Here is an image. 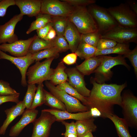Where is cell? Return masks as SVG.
Wrapping results in <instances>:
<instances>
[{
	"label": "cell",
	"mask_w": 137,
	"mask_h": 137,
	"mask_svg": "<svg viewBox=\"0 0 137 137\" xmlns=\"http://www.w3.org/2000/svg\"><path fill=\"white\" fill-rule=\"evenodd\" d=\"M90 81L93 87L89 96L86 97V106L89 110L92 108L96 109L101 114L100 117L104 118L114 114V106L117 105L121 106V93L126 87V83L121 85L99 84L92 77Z\"/></svg>",
	"instance_id": "1"
},
{
	"label": "cell",
	"mask_w": 137,
	"mask_h": 137,
	"mask_svg": "<svg viewBox=\"0 0 137 137\" xmlns=\"http://www.w3.org/2000/svg\"><path fill=\"white\" fill-rule=\"evenodd\" d=\"M68 17L81 34L98 31L97 25L86 7H74Z\"/></svg>",
	"instance_id": "2"
},
{
	"label": "cell",
	"mask_w": 137,
	"mask_h": 137,
	"mask_svg": "<svg viewBox=\"0 0 137 137\" xmlns=\"http://www.w3.org/2000/svg\"><path fill=\"white\" fill-rule=\"evenodd\" d=\"M101 62L94 72L95 73L94 79L99 84L105 83L110 80L113 75L111 69L117 65H123L128 69L130 67L127 63L125 58L122 55L115 57L101 55Z\"/></svg>",
	"instance_id": "3"
},
{
	"label": "cell",
	"mask_w": 137,
	"mask_h": 137,
	"mask_svg": "<svg viewBox=\"0 0 137 137\" xmlns=\"http://www.w3.org/2000/svg\"><path fill=\"white\" fill-rule=\"evenodd\" d=\"M55 59L51 58L42 62L36 61L35 64L29 67L26 73L28 84H38L44 81L50 80L54 70L50 66Z\"/></svg>",
	"instance_id": "4"
},
{
	"label": "cell",
	"mask_w": 137,
	"mask_h": 137,
	"mask_svg": "<svg viewBox=\"0 0 137 137\" xmlns=\"http://www.w3.org/2000/svg\"><path fill=\"white\" fill-rule=\"evenodd\" d=\"M90 5L88 10L95 21L98 32L101 36L119 25L107 8L93 4Z\"/></svg>",
	"instance_id": "5"
},
{
	"label": "cell",
	"mask_w": 137,
	"mask_h": 137,
	"mask_svg": "<svg viewBox=\"0 0 137 137\" xmlns=\"http://www.w3.org/2000/svg\"><path fill=\"white\" fill-rule=\"evenodd\" d=\"M107 9L119 26L127 28H137V14L126 3Z\"/></svg>",
	"instance_id": "6"
},
{
	"label": "cell",
	"mask_w": 137,
	"mask_h": 137,
	"mask_svg": "<svg viewBox=\"0 0 137 137\" xmlns=\"http://www.w3.org/2000/svg\"><path fill=\"white\" fill-rule=\"evenodd\" d=\"M45 84L50 92L59 99L65 105L67 112L75 113L89 110L87 106L81 103L78 99L53 85L49 81H45Z\"/></svg>",
	"instance_id": "7"
},
{
	"label": "cell",
	"mask_w": 137,
	"mask_h": 137,
	"mask_svg": "<svg viewBox=\"0 0 137 137\" xmlns=\"http://www.w3.org/2000/svg\"><path fill=\"white\" fill-rule=\"evenodd\" d=\"M121 107L123 118L129 127L137 128V98L131 93H125L122 96Z\"/></svg>",
	"instance_id": "8"
},
{
	"label": "cell",
	"mask_w": 137,
	"mask_h": 137,
	"mask_svg": "<svg viewBox=\"0 0 137 137\" xmlns=\"http://www.w3.org/2000/svg\"><path fill=\"white\" fill-rule=\"evenodd\" d=\"M61 1L41 0L40 13L53 16L68 17L72 12L74 7Z\"/></svg>",
	"instance_id": "9"
},
{
	"label": "cell",
	"mask_w": 137,
	"mask_h": 137,
	"mask_svg": "<svg viewBox=\"0 0 137 137\" xmlns=\"http://www.w3.org/2000/svg\"><path fill=\"white\" fill-rule=\"evenodd\" d=\"M101 38L113 40L118 43H137V28H129L119 25L102 35Z\"/></svg>",
	"instance_id": "10"
},
{
	"label": "cell",
	"mask_w": 137,
	"mask_h": 137,
	"mask_svg": "<svg viewBox=\"0 0 137 137\" xmlns=\"http://www.w3.org/2000/svg\"><path fill=\"white\" fill-rule=\"evenodd\" d=\"M56 121L54 115L42 110L40 116L32 123L33 126L31 137H48L51 126Z\"/></svg>",
	"instance_id": "11"
},
{
	"label": "cell",
	"mask_w": 137,
	"mask_h": 137,
	"mask_svg": "<svg viewBox=\"0 0 137 137\" xmlns=\"http://www.w3.org/2000/svg\"><path fill=\"white\" fill-rule=\"evenodd\" d=\"M31 55L32 54L28 53L24 56L15 57L9 55L0 50V59L10 61L19 70L21 76V84L23 87L27 85L26 78L27 70L29 66L35 61L32 59Z\"/></svg>",
	"instance_id": "12"
},
{
	"label": "cell",
	"mask_w": 137,
	"mask_h": 137,
	"mask_svg": "<svg viewBox=\"0 0 137 137\" xmlns=\"http://www.w3.org/2000/svg\"><path fill=\"white\" fill-rule=\"evenodd\" d=\"M23 16L21 13L15 15L5 24L0 25V44L6 42L11 43L18 40V36L14 33V29Z\"/></svg>",
	"instance_id": "13"
},
{
	"label": "cell",
	"mask_w": 137,
	"mask_h": 137,
	"mask_svg": "<svg viewBox=\"0 0 137 137\" xmlns=\"http://www.w3.org/2000/svg\"><path fill=\"white\" fill-rule=\"evenodd\" d=\"M34 37V36L26 40H18L11 43L2 44H0V50L7 52L13 56H24L28 53L29 46Z\"/></svg>",
	"instance_id": "14"
},
{
	"label": "cell",
	"mask_w": 137,
	"mask_h": 137,
	"mask_svg": "<svg viewBox=\"0 0 137 137\" xmlns=\"http://www.w3.org/2000/svg\"><path fill=\"white\" fill-rule=\"evenodd\" d=\"M65 72L67 75V82L69 85L83 96H89L91 90L86 86L84 75L76 68L66 69Z\"/></svg>",
	"instance_id": "15"
},
{
	"label": "cell",
	"mask_w": 137,
	"mask_h": 137,
	"mask_svg": "<svg viewBox=\"0 0 137 137\" xmlns=\"http://www.w3.org/2000/svg\"><path fill=\"white\" fill-rule=\"evenodd\" d=\"M38 113V111L36 109H26L19 121L11 127L9 134V136H18L26 126L30 123H32L35 120Z\"/></svg>",
	"instance_id": "16"
},
{
	"label": "cell",
	"mask_w": 137,
	"mask_h": 137,
	"mask_svg": "<svg viewBox=\"0 0 137 137\" xmlns=\"http://www.w3.org/2000/svg\"><path fill=\"white\" fill-rule=\"evenodd\" d=\"M42 110L49 112L54 115L56 119V121L58 122H61L65 120L70 119L77 121L94 117L90 110L77 113H71L66 111L51 108L44 109Z\"/></svg>",
	"instance_id": "17"
},
{
	"label": "cell",
	"mask_w": 137,
	"mask_h": 137,
	"mask_svg": "<svg viewBox=\"0 0 137 137\" xmlns=\"http://www.w3.org/2000/svg\"><path fill=\"white\" fill-rule=\"evenodd\" d=\"M41 1L40 0H15V5L19 7L23 16L36 17L40 12Z\"/></svg>",
	"instance_id": "18"
},
{
	"label": "cell",
	"mask_w": 137,
	"mask_h": 137,
	"mask_svg": "<svg viewBox=\"0 0 137 137\" xmlns=\"http://www.w3.org/2000/svg\"><path fill=\"white\" fill-rule=\"evenodd\" d=\"M25 108L23 101H21L16 105L5 110L6 118L0 127V135L5 134L8 126L17 117L22 114Z\"/></svg>",
	"instance_id": "19"
},
{
	"label": "cell",
	"mask_w": 137,
	"mask_h": 137,
	"mask_svg": "<svg viewBox=\"0 0 137 137\" xmlns=\"http://www.w3.org/2000/svg\"><path fill=\"white\" fill-rule=\"evenodd\" d=\"M81 35L76 26L68 19L64 36L72 53L75 52L80 42Z\"/></svg>",
	"instance_id": "20"
},
{
	"label": "cell",
	"mask_w": 137,
	"mask_h": 137,
	"mask_svg": "<svg viewBox=\"0 0 137 137\" xmlns=\"http://www.w3.org/2000/svg\"><path fill=\"white\" fill-rule=\"evenodd\" d=\"M101 61V55L85 59L81 64L76 66V68L84 75H89L94 73Z\"/></svg>",
	"instance_id": "21"
},
{
	"label": "cell",
	"mask_w": 137,
	"mask_h": 137,
	"mask_svg": "<svg viewBox=\"0 0 137 137\" xmlns=\"http://www.w3.org/2000/svg\"><path fill=\"white\" fill-rule=\"evenodd\" d=\"M94 117H92L76 121L75 124L78 137H82L88 132L95 131L97 127L94 123Z\"/></svg>",
	"instance_id": "22"
},
{
	"label": "cell",
	"mask_w": 137,
	"mask_h": 137,
	"mask_svg": "<svg viewBox=\"0 0 137 137\" xmlns=\"http://www.w3.org/2000/svg\"><path fill=\"white\" fill-rule=\"evenodd\" d=\"M114 123L119 137H132L129 131L128 125L123 118L114 114L107 116Z\"/></svg>",
	"instance_id": "23"
},
{
	"label": "cell",
	"mask_w": 137,
	"mask_h": 137,
	"mask_svg": "<svg viewBox=\"0 0 137 137\" xmlns=\"http://www.w3.org/2000/svg\"><path fill=\"white\" fill-rule=\"evenodd\" d=\"M66 67L62 61L59 62L54 72L49 81L54 85H57L68 81L67 75L65 72Z\"/></svg>",
	"instance_id": "24"
},
{
	"label": "cell",
	"mask_w": 137,
	"mask_h": 137,
	"mask_svg": "<svg viewBox=\"0 0 137 137\" xmlns=\"http://www.w3.org/2000/svg\"><path fill=\"white\" fill-rule=\"evenodd\" d=\"M34 38L29 46L28 53L32 54L41 50L55 46L54 40L47 41L41 39L37 35Z\"/></svg>",
	"instance_id": "25"
},
{
	"label": "cell",
	"mask_w": 137,
	"mask_h": 137,
	"mask_svg": "<svg viewBox=\"0 0 137 137\" xmlns=\"http://www.w3.org/2000/svg\"><path fill=\"white\" fill-rule=\"evenodd\" d=\"M129 43H117L115 46L108 49L97 51L94 56L111 54H117L124 55L130 51Z\"/></svg>",
	"instance_id": "26"
},
{
	"label": "cell",
	"mask_w": 137,
	"mask_h": 137,
	"mask_svg": "<svg viewBox=\"0 0 137 137\" xmlns=\"http://www.w3.org/2000/svg\"><path fill=\"white\" fill-rule=\"evenodd\" d=\"M52 16L47 14L40 13L36 17V19L31 24L26 32L27 34L33 31L37 30L45 26L47 23L52 22Z\"/></svg>",
	"instance_id": "27"
},
{
	"label": "cell",
	"mask_w": 137,
	"mask_h": 137,
	"mask_svg": "<svg viewBox=\"0 0 137 137\" xmlns=\"http://www.w3.org/2000/svg\"><path fill=\"white\" fill-rule=\"evenodd\" d=\"M97 49L96 47L80 41L75 52L81 59L94 56Z\"/></svg>",
	"instance_id": "28"
},
{
	"label": "cell",
	"mask_w": 137,
	"mask_h": 137,
	"mask_svg": "<svg viewBox=\"0 0 137 137\" xmlns=\"http://www.w3.org/2000/svg\"><path fill=\"white\" fill-rule=\"evenodd\" d=\"M59 52L55 46L45 49L32 54V59L36 61L51 58H56L59 56Z\"/></svg>",
	"instance_id": "29"
},
{
	"label": "cell",
	"mask_w": 137,
	"mask_h": 137,
	"mask_svg": "<svg viewBox=\"0 0 137 137\" xmlns=\"http://www.w3.org/2000/svg\"><path fill=\"white\" fill-rule=\"evenodd\" d=\"M44 104L53 109L66 111L65 105L58 98L44 89Z\"/></svg>",
	"instance_id": "30"
},
{
	"label": "cell",
	"mask_w": 137,
	"mask_h": 137,
	"mask_svg": "<svg viewBox=\"0 0 137 137\" xmlns=\"http://www.w3.org/2000/svg\"><path fill=\"white\" fill-rule=\"evenodd\" d=\"M68 19L66 17L52 16L53 27L57 36H64Z\"/></svg>",
	"instance_id": "31"
},
{
	"label": "cell",
	"mask_w": 137,
	"mask_h": 137,
	"mask_svg": "<svg viewBox=\"0 0 137 137\" xmlns=\"http://www.w3.org/2000/svg\"><path fill=\"white\" fill-rule=\"evenodd\" d=\"M56 86L69 95L81 101L83 105L86 106V97H84L79 94L75 89L69 85L67 81L59 84Z\"/></svg>",
	"instance_id": "32"
},
{
	"label": "cell",
	"mask_w": 137,
	"mask_h": 137,
	"mask_svg": "<svg viewBox=\"0 0 137 137\" xmlns=\"http://www.w3.org/2000/svg\"><path fill=\"white\" fill-rule=\"evenodd\" d=\"M44 89L43 83L38 84L35 96L30 109H34L45 103Z\"/></svg>",
	"instance_id": "33"
},
{
	"label": "cell",
	"mask_w": 137,
	"mask_h": 137,
	"mask_svg": "<svg viewBox=\"0 0 137 137\" xmlns=\"http://www.w3.org/2000/svg\"><path fill=\"white\" fill-rule=\"evenodd\" d=\"M101 35L98 31L81 34L80 41L82 42L96 48Z\"/></svg>",
	"instance_id": "34"
},
{
	"label": "cell",
	"mask_w": 137,
	"mask_h": 137,
	"mask_svg": "<svg viewBox=\"0 0 137 137\" xmlns=\"http://www.w3.org/2000/svg\"><path fill=\"white\" fill-rule=\"evenodd\" d=\"M37 87L35 84H29L27 85V91L23 101L26 109H30L33 102Z\"/></svg>",
	"instance_id": "35"
},
{
	"label": "cell",
	"mask_w": 137,
	"mask_h": 137,
	"mask_svg": "<svg viewBox=\"0 0 137 137\" xmlns=\"http://www.w3.org/2000/svg\"><path fill=\"white\" fill-rule=\"evenodd\" d=\"M55 46L58 50L59 53L65 52L69 49L68 44L64 36H58L54 39Z\"/></svg>",
	"instance_id": "36"
},
{
	"label": "cell",
	"mask_w": 137,
	"mask_h": 137,
	"mask_svg": "<svg viewBox=\"0 0 137 137\" xmlns=\"http://www.w3.org/2000/svg\"><path fill=\"white\" fill-rule=\"evenodd\" d=\"M117 43L115 41L110 39L100 38L96 47L97 51L110 48L115 46Z\"/></svg>",
	"instance_id": "37"
},
{
	"label": "cell",
	"mask_w": 137,
	"mask_h": 137,
	"mask_svg": "<svg viewBox=\"0 0 137 137\" xmlns=\"http://www.w3.org/2000/svg\"><path fill=\"white\" fill-rule=\"evenodd\" d=\"M18 93L10 87L8 82L3 80H0V95H13Z\"/></svg>",
	"instance_id": "38"
},
{
	"label": "cell",
	"mask_w": 137,
	"mask_h": 137,
	"mask_svg": "<svg viewBox=\"0 0 137 137\" xmlns=\"http://www.w3.org/2000/svg\"><path fill=\"white\" fill-rule=\"evenodd\" d=\"M125 58H128L133 68L135 75L137 74V46L132 50L123 55Z\"/></svg>",
	"instance_id": "39"
},
{
	"label": "cell",
	"mask_w": 137,
	"mask_h": 137,
	"mask_svg": "<svg viewBox=\"0 0 137 137\" xmlns=\"http://www.w3.org/2000/svg\"><path fill=\"white\" fill-rule=\"evenodd\" d=\"M74 7H86L96 2L95 0H62Z\"/></svg>",
	"instance_id": "40"
},
{
	"label": "cell",
	"mask_w": 137,
	"mask_h": 137,
	"mask_svg": "<svg viewBox=\"0 0 137 137\" xmlns=\"http://www.w3.org/2000/svg\"><path fill=\"white\" fill-rule=\"evenodd\" d=\"M15 5L14 0H2L0 1V17L6 15L7 8L10 6Z\"/></svg>",
	"instance_id": "41"
},
{
	"label": "cell",
	"mask_w": 137,
	"mask_h": 137,
	"mask_svg": "<svg viewBox=\"0 0 137 137\" xmlns=\"http://www.w3.org/2000/svg\"><path fill=\"white\" fill-rule=\"evenodd\" d=\"M61 122L65 126L66 129L65 132L64 133H62V135L65 136H67L68 134H70L77 135L75 122L73 121L70 123L66 122L64 121H62Z\"/></svg>",
	"instance_id": "42"
},
{
	"label": "cell",
	"mask_w": 137,
	"mask_h": 137,
	"mask_svg": "<svg viewBox=\"0 0 137 137\" xmlns=\"http://www.w3.org/2000/svg\"><path fill=\"white\" fill-rule=\"evenodd\" d=\"M20 93L11 95H0V105L5 102H14L16 104L20 101L19 99Z\"/></svg>",
	"instance_id": "43"
},
{
	"label": "cell",
	"mask_w": 137,
	"mask_h": 137,
	"mask_svg": "<svg viewBox=\"0 0 137 137\" xmlns=\"http://www.w3.org/2000/svg\"><path fill=\"white\" fill-rule=\"evenodd\" d=\"M52 22L47 23L43 27L36 30L37 36L39 38L45 40L46 36L50 29L53 27Z\"/></svg>",
	"instance_id": "44"
},
{
	"label": "cell",
	"mask_w": 137,
	"mask_h": 137,
	"mask_svg": "<svg viewBox=\"0 0 137 137\" xmlns=\"http://www.w3.org/2000/svg\"><path fill=\"white\" fill-rule=\"evenodd\" d=\"M77 56L75 53L68 54L65 56L62 59V61L68 65L75 63L77 61Z\"/></svg>",
	"instance_id": "45"
},
{
	"label": "cell",
	"mask_w": 137,
	"mask_h": 137,
	"mask_svg": "<svg viewBox=\"0 0 137 137\" xmlns=\"http://www.w3.org/2000/svg\"><path fill=\"white\" fill-rule=\"evenodd\" d=\"M126 3L131 9L137 14V2L135 0H127L126 1Z\"/></svg>",
	"instance_id": "46"
},
{
	"label": "cell",
	"mask_w": 137,
	"mask_h": 137,
	"mask_svg": "<svg viewBox=\"0 0 137 137\" xmlns=\"http://www.w3.org/2000/svg\"><path fill=\"white\" fill-rule=\"evenodd\" d=\"M56 33L53 27H52L48 32L46 37L45 40L52 41L54 40L56 37Z\"/></svg>",
	"instance_id": "47"
},
{
	"label": "cell",
	"mask_w": 137,
	"mask_h": 137,
	"mask_svg": "<svg viewBox=\"0 0 137 137\" xmlns=\"http://www.w3.org/2000/svg\"><path fill=\"white\" fill-rule=\"evenodd\" d=\"M93 135L92 132H89L87 133L82 137H93Z\"/></svg>",
	"instance_id": "48"
},
{
	"label": "cell",
	"mask_w": 137,
	"mask_h": 137,
	"mask_svg": "<svg viewBox=\"0 0 137 137\" xmlns=\"http://www.w3.org/2000/svg\"><path fill=\"white\" fill-rule=\"evenodd\" d=\"M67 137H78L77 135L73 134H68L67 136Z\"/></svg>",
	"instance_id": "49"
},
{
	"label": "cell",
	"mask_w": 137,
	"mask_h": 137,
	"mask_svg": "<svg viewBox=\"0 0 137 137\" xmlns=\"http://www.w3.org/2000/svg\"><path fill=\"white\" fill-rule=\"evenodd\" d=\"M64 137H67V136H64Z\"/></svg>",
	"instance_id": "50"
},
{
	"label": "cell",
	"mask_w": 137,
	"mask_h": 137,
	"mask_svg": "<svg viewBox=\"0 0 137 137\" xmlns=\"http://www.w3.org/2000/svg\"><path fill=\"white\" fill-rule=\"evenodd\" d=\"M93 137H95V136H93Z\"/></svg>",
	"instance_id": "51"
},
{
	"label": "cell",
	"mask_w": 137,
	"mask_h": 137,
	"mask_svg": "<svg viewBox=\"0 0 137 137\" xmlns=\"http://www.w3.org/2000/svg\"><path fill=\"white\" fill-rule=\"evenodd\" d=\"M1 1V0H0V1Z\"/></svg>",
	"instance_id": "52"
}]
</instances>
